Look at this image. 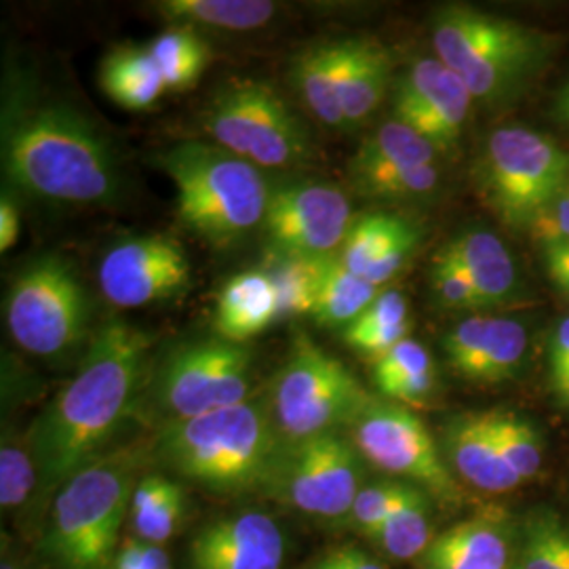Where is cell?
Wrapping results in <instances>:
<instances>
[{"mask_svg": "<svg viewBox=\"0 0 569 569\" xmlns=\"http://www.w3.org/2000/svg\"><path fill=\"white\" fill-rule=\"evenodd\" d=\"M152 338L121 319L103 323L72 382L47 406L28 432L41 491L60 489L106 453L133 413L148 376Z\"/></svg>", "mask_w": 569, "mask_h": 569, "instance_id": "obj_1", "label": "cell"}, {"mask_svg": "<svg viewBox=\"0 0 569 569\" xmlns=\"http://www.w3.org/2000/svg\"><path fill=\"white\" fill-rule=\"evenodd\" d=\"M2 161L7 182L42 201L103 204L121 190L110 143L81 114L61 106H42L13 122Z\"/></svg>", "mask_w": 569, "mask_h": 569, "instance_id": "obj_2", "label": "cell"}, {"mask_svg": "<svg viewBox=\"0 0 569 569\" xmlns=\"http://www.w3.org/2000/svg\"><path fill=\"white\" fill-rule=\"evenodd\" d=\"M284 441L268 401H244L188 420H164L154 456L183 479L213 493L266 491Z\"/></svg>", "mask_w": 569, "mask_h": 569, "instance_id": "obj_3", "label": "cell"}, {"mask_svg": "<svg viewBox=\"0 0 569 569\" xmlns=\"http://www.w3.org/2000/svg\"><path fill=\"white\" fill-rule=\"evenodd\" d=\"M154 164L176 188L178 218L213 247H230L262 228L270 180L222 146L180 142L157 154Z\"/></svg>", "mask_w": 569, "mask_h": 569, "instance_id": "obj_4", "label": "cell"}, {"mask_svg": "<svg viewBox=\"0 0 569 569\" xmlns=\"http://www.w3.org/2000/svg\"><path fill=\"white\" fill-rule=\"evenodd\" d=\"M140 467L142 456L133 449L106 451L58 489L42 538L53 568H112Z\"/></svg>", "mask_w": 569, "mask_h": 569, "instance_id": "obj_5", "label": "cell"}, {"mask_svg": "<svg viewBox=\"0 0 569 569\" xmlns=\"http://www.w3.org/2000/svg\"><path fill=\"white\" fill-rule=\"evenodd\" d=\"M432 44L437 60L483 102L507 98L542 66L550 49L547 34L467 4H448L435 16Z\"/></svg>", "mask_w": 569, "mask_h": 569, "instance_id": "obj_6", "label": "cell"}, {"mask_svg": "<svg viewBox=\"0 0 569 569\" xmlns=\"http://www.w3.org/2000/svg\"><path fill=\"white\" fill-rule=\"evenodd\" d=\"M373 399L350 369L308 336H296L270 390V413L284 443L352 427Z\"/></svg>", "mask_w": 569, "mask_h": 569, "instance_id": "obj_7", "label": "cell"}, {"mask_svg": "<svg viewBox=\"0 0 569 569\" xmlns=\"http://www.w3.org/2000/svg\"><path fill=\"white\" fill-rule=\"evenodd\" d=\"M203 124L213 142L260 169H296L312 159L305 122L270 82L226 81L204 108Z\"/></svg>", "mask_w": 569, "mask_h": 569, "instance_id": "obj_8", "label": "cell"}, {"mask_svg": "<svg viewBox=\"0 0 569 569\" xmlns=\"http://www.w3.org/2000/svg\"><path fill=\"white\" fill-rule=\"evenodd\" d=\"M4 321L26 352L58 359L84 342L89 300L79 274L61 256H42L9 287Z\"/></svg>", "mask_w": 569, "mask_h": 569, "instance_id": "obj_9", "label": "cell"}, {"mask_svg": "<svg viewBox=\"0 0 569 569\" xmlns=\"http://www.w3.org/2000/svg\"><path fill=\"white\" fill-rule=\"evenodd\" d=\"M481 182L493 213L515 230H529L568 186L569 150L528 127H502L489 136Z\"/></svg>", "mask_w": 569, "mask_h": 569, "instance_id": "obj_10", "label": "cell"}, {"mask_svg": "<svg viewBox=\"0 0 569 569\" xmlns=\"http://www.w3.org/2000/svg\"><path fill=\"white\" fill-rule=\"evenodd\" d=\"M150 380L167 420L197 418L249 401L253 352L222 338L190 342L171 350Z\"/></svg>", "mask_w": 569, "mask_h": 569, "instance_id": "obj_11", "label": "cell"}, {"mask_svg": "<svg viewBox=\"0 0 569 569\" xmlns=\"http://www.w3.org/2000/svg\"><path fill=\"white\" fill-rule=\"evenodd\" d=\"M361 453L340 432L284 443L266 493L321 519H342L361 491Z\"/></svg>", "mask_w": 569, "mask_h": 569, "instance_id": "obj_12", "label": "cell"}, {"mask_svg": "<svg viewBox=\"0 0 569 569\" xmlns=\"http://www.w3.org/2000/svg\"><path fill=\"white\" fill-rule=\"evenodd\" d=\"M355 222L342 188L333 183L284 178L270 183L262 234L268 253L333 258Z\"/></svg>", "mask_w": 569, "mask_h": 569, "instance_id": "obj_13", "label": "cell"}, {"mask_svg": "<svg viewBox=\"0 0 569 569\" xmlns=\"http://www.w3.org/2000/svg\"><path fill=\"white\" fill-rule=\"evenodd\" d=\"M350 428L355 448L373 467L406 477L448 505L460 500L430 430L409 407L371 401Z\"/></svg>", "mask_w": 569, "mask_h": 569, "instance_id": "obj_14", "label": "cell"}, {"mask_svg": "<svg viewBox=\"0 0 569 569\" xmlns=\"http://www.w3.org/2000/svg\"><path fill=\"white\" fill-rule=\"evenodd\" d=\"M98 279L103 298L117 308L159 305L188 289L190 260L167 234L129 237L103 253Z\"/></svg>", "mask_w": 569, "mask_h": 569, "instance_id": "obj_15", "label": "cell"}, {"mask_svg": "<svg viewBox=\"0 0 569 569\" xmlns=\"http://www.w3.org/2000/svg\"><path fill=\"white\" fill-rule=\"evenodd\" d=\"M475 98L448 66L437 58H422L409 66L395 96V117L416 129L437 148L458 142Z\"/></svg>", "mask_w": 569, "mask_h": 569, "instance_id": "obj_16", "label": "cell"}, {"mask_svg": "<svg viewBox=\"0 0 569 569\" xmlns=\"http://www.w3.org/2000/svg\"><path fill=\"white\" fill-rule=\"evenodd\" d=\"M284 531L264 510H241L209 521L192 538L188 569H281Z\"/></svg>", "mask_w": 569, "mask_h": 569, "instance_id": "obj_17", "label": "cell"}, {"mask_svg": "<svg viewBox=\"0 0 569 569\" xmlns=\"http://www.w3.org/2000/svg\"><path fill=\"white\" fill-rule=\"evenodd\" d=\"M449 366L479 385L505 382L523 363L528 350L526 327L498 317H468L443 340Z\"/></svg>", "mask_w": 569, "mask_h": 569, "instance_id": "obj_18", "label": "cell"}, {"mask_svg": "<svg viewBox=\"0 0 569 569\" xmlns=\"http://www.w3.org/2000/svg\"><path fill=\"white\" fill-rule=\"evenodd\" d=\"M416 244L418 228L411 222L388 213H367L355 218L338 258L367 283L382 287L406 266Z\"/></svg>", "mask_w": 569, "mask_h": 569, "instance_id": "obj_19", "label": "cell"}, {"mask_svg": "<svg viewBox=\"0 0 569 569\" xmlns=\"http://www.w3.org/2000/svg\"><path fill=\"white\" fill-rule=\"evenodd\" d=\"M512 538L500 515H479L432 538L420 569L510 568Z\"/></svg>", "mask_w": 569, "mask_h": 569, "instance_id": "obj_20", "label": "cell"}, {"mask_svg": "<svg viewBox=\"0 0 569 569\" xmlns=\"http://www.w3.org/2000/svg\"><path fill=\"white\" fill-rule=\"evenodd\" d=\"M446 448L456 472L472 488L505 493L523 486L496 443L488 411L456 418L449 425Z\"/></svg>", "mask_w": 569, "mask_h": 569, "instance_id": "obj_21", "label": "cell"}, {"mask_svg": "<svg viewBox=\"0 0 569 569\" xmlns=\"http://www.w3.org/2000/svg\"><path fill=\"white\" fill-rule=\"evenodd\" d=\"M277 293L264 268L244 270L226 281L216 305V333L218 338L244 345L264 333L277 321Z\"/></svg>", "mask_w": 569, "mask_h": 569, "instance_id": "obj_22", "label": "cell"}, {"mask_svg": "<svg viewBox=\"0 0 569 569\" xmlns=\"http://www.w3.org/2000/svg\"><path fill=\"white\" fill-rule=\"evenodd\" d=\"M340 103L346 131L361 127L378 110L390 82V58L380 42L369 39H342Z\"/></svg>", "mask_w": 569, "mask_h": 569, "instance_id": "obj_23", "label": "cell"}, {"mask_svg": "<svg viewBox=\"0 0 569 569\" xmlns=\"http://www.w3.org/2000/svg\"><path fill=\"white\" fill-rule=\"evenodd\" d=\"M345 41L312 44L291 60V82L306 108L326 127L346 131L340 77Z\"/></svg>", "mask_w": 569, "mask_h": 569, "instance_id": "obj_24", "label": "cell"}, {"mask_svg": "<svg viewBox=\"0 0 569 569\" xmlns=\"http://www.w3.org/2000/svg\"><path fill=\"white\" fill-rule=\"evenodd\" d=\"M451 256L465 268L486 308L507 305L515 298L517 270L505 243L486 230H468L448 244Z\"/></svg>", "mask_w": 569, "mask_h": 569, "instance_id": "obj_25", "label": "cell"}, {"mask_svg": "<svg viewBox=\"0 0 569 569\" xmlns=\"http://www.w3.org/2000/svg\"><path fill=\"white\" fill-rule=\"evenodd\" d=\"M100 84L112 102L133 112L152 108L169 91L146 44L114 47L100 66Z\"/></svg>", "mask_w": 569, "mask_h": 569, "instance_id": "obj_26", "label": "cell"}, {"mask_svg": "<svg viewBox=\"0 0 569 569\" xmlns=\"http://www.w3.org/2000/svg\"><path fill=\"white\" fill-rule=\"evenodd\" d=\"M157 13L173 28H209L222 32H251L264 28L279 11L270 0H163Z\"/></svg>", "mask_w": 569, "mask_h": 569, "instance_id": "obj_27", "label": "cell"}, {"mask_svg": "<svg viewBox=\"0 0 569 569\" xmlns=\"http://www.w3.org/2000/svg\"><path fill=\"white\" fill-rule=\"evenodd\" d=\"M437 148L406 122L390 119L378 127L352 159V178L435 163Z\"/></svg>", "mask_w": 569, "mask_h": 569, "instance_id": "obj_28", "label": "cell"}, {"mask_svg": "<svg viewBox=\"0 0 569 569\" xmlns=\"http://www.w3.org/2000/svg\"><path fill=\"white\" fill-rule=\"evenodd\" d=\"M437 382L427 348L407 338L373 363V385L399 406H422Z\"/></svg>", "mask_w": 569, "mask_h": 569, "instance_id": "obj_29", "label": "cell"}, {"mask_svg": "<svg viewBox=\"0 0 569 569\" xmlns=\"http://www.w3.org/2000/svg\"><path fill=\"white\" fill-rule=\"evenodd\" d=\"M129 517L138 540L163 547L186 517L182 486L164 475H143L133 489Z\"/></svg>", "mask_w": 569, "mask_h": 569, "instance_id": "obj_30", "label": "cell"}, {"mask_svg": "<svg viewBox=\"0 0 569 569\" xmlns=\"http://www.w3.org/2000/svg\"><path fill=\"white\" fill-rule=\"evenodd\" d=\"M411 329L409 308L401 291H382L366 312L345 329V342L355 352L373 359L385 357L388 350L407 340Z\"/></svg>", "mask_w": 569, "mask_h": 569, "instance_id": "obj_31", "label": "cell"}, {"mask_svg": "<svg viewBox=\"0 0 569 569\" xmlns=\"http://www.w3.org/2000/svg\"><path fill=\"white\" fill-rule=\"evenodd\" d=\"M329 260L331 258L266 253V274L274 284L277 306H279L277 321L312 317Z\"/></svg>", "mask_w": 569, "mask_h": 569, "instance_id": "obj_32", "label": "cell"}, {"mask_svg": "<svg viewBox=\"0 0 569 569\" xmlns=\"http://www.w3.org/2000/svg\"><path fill=\"white\" fill-rule=\"evenodd\" d=\"M380 293V287L367 283L366 279L350 272L336 256L327 262L312 319L321 326L346 329L373 305Z\"/></svg>", "mask_w": 569, "mask_h": 569, "instance_id": "obj_33", "label": "cell"}, {"mask_svg": "<svg viewBox=\"0 0 569 569\" xmlns=\"http://www.w3.org/2000/svg\"><path fill=\"white\" fill-rule=\"evenodd\" d=\"M146 49L157 61L169 91H186L194 87L211 61L209 44L190 28H169L146 42Z\"/></svg>", "mask_w": 569, "mask_h": 569, "instance_id": "obj_34", "label": "cell"}, {"mask_svg": "<svg viewBox=\"0 0 569 569\" xmlns=\"http://www.w3.org/2000/svg\"><path fill=\"white\" fill-rule=\"evenodd\" d=\"M369 540L399 561L422 557L432 542L427 491L411 486L403 502L390 512L382 528Z\"/></svg>", "mask_w": 569, "mask_h": 569, "instance_id": "obj_35", "label": "cell"}, {"mask_svg": "<svg viewBox=\"0 0 569 569\" xmlns=\"http://www.w3.org/2000/svg\"><path fill=\"white\" fill-rule=\"evenodd\" d=\"M569 523L549 509L531 510L519 536L515 569H563Z\"/></svg>", "mask_w": 569, "mask_h": 569, "instance_id": "obj_36", "label": "cell"}, {"mask_svg": "<svg viewBox=\"0 0 569 569\" xmlns=\"http://www.w3.org/2000/svg\"><path fill=\"white\" fill-rule=\"evenodd\" d=\"M489 427L507 465L526 483L542 468V441L526 418L509 411H488Z\"/></svg>", "mask_w": 569, "mask_h": 569, "instance_id": "obj_37", "label": "cell"}, {"mask_svg": "<svg viewBox=\"0 0 569 569\" xmlns=\"http://www.w3.org/2000/svg\"><path fill=\"white\" fill-rule=\"evenodd\" d=\"M355 186L363 197L369 199H380V201L416 199V197L430 194L439 186V169L435 163L407 167V169L357 178Z\"/></svg>", "mask_w": 569, "mask_h": 569, "instance_id": "obj_38", "label": "cell"}, {"mask_svg": "<svg viewBox=\"0 0 569 569\" xmlns=\"http://www.w3.org/2000/svg\"><path fill=\"white\" fill-rule=\"evenodd\" d=\"M41 489L39 468L30 448L2 441L0 448V505L2 510H18L28 505L30 496Z\"/></svg>", "mask_w": 569, "mask_h": 569, "instance_id": "obj_39", "label": "cell"}, {"mask_svg": "<svg viewBox=\"0 0 569 569\" xmlns=\"http://www.w3.org/2000/svg\"><path fill=\"white\" fill-rule=\"evenodd\" d=\"M409 488L411 486L395 481H376L371 486H363L348 515L350 526L366 538H371L382 528L390 512L403 502Z\"/></svg>", "mask_w": 569, "mask_h": 569, "instance_id": "obj_40", "label": "cell"}, {"mask_svg": "<svg viewBox=\"0 0 569 569\" xmlns=\"http://www.w3.org/2000/svg\"><path fill=\"white\" fill-rule=\"evenodd\" d=\"M430 281H432L439 302L448 308H453V310L486 308L479 291L475 289L465 268L458 264V260L451 256L448 247H443L435 256L432 268H430Z\"/></svg>", "mask_w": 569, "mask_h": 569, "instance_id": "obj_41", "label": "cell"}, {"mask_svg": "<svg viewBox=\"0 0 569 569\" xmlns=\"http://www.w3.org/2000/svg\"><path fill=\"white\" fill-rule=\"evenodd\" d=\"M528 232L542 247L569 243V183L536 216Z\"/></svg>", "mask_w": 569, "mask_h": 569, "instance_id": "obj_42", "label": "cell"}, {"mask_svg": "<svg viewBox=\"0 0 569 569\" xmlns=\"http://www.w3.org/2000/svg\"><path fill=\"white\" fill-rule=\"evenodd\" d=\"M110 569H171V561L161 545L131 538L119 547Z\"/></svg>", "mask_w": 569, "mask_h": 569, "instance_id": "obj_43", "label": "cell"}, {"mask_svg": "<svg viewBox=\"0 0 569 569\" xmlns=\"http://www.w3.org/2000/svg\"><path fill=\"white\" fill-rule=\"evenodd\" d=\"M305 569H387L376 557H371L355 545H342L326 550L312 559Z\"/></svg>", "mask_w": 569, "mask_h": 569, "instance_id": "obj_44", "label": "cell"}, {"mask_svg": "<svg viewBox=\"0 0 569 569\" xmlns=\"http://www.w3.org/2000/svg\"><path fill=\"white\" fill-rule=\"evenodd\" d=\"M542 256L550 281L569 296V243L545 244Z\"/></svg>", "mask_w": 569, "mask_h": 569, "instance_id": "obj_45", "label": "cell"}, {"mask_svg": "<svg viewBox=\"0 0 569 569\" xmlns=\"http://www.w3.org/2000/svg\"><path fill=\"white\" fill-rule=\"evenodd\" d=\"M20 237V209L9 192L0 197V251L16 247Z\"/></svg>", "mask_w": 569, "mask_h": 569, "instance_id": "obj_46", "label": "cell"}, {"mask_svg": "<svg viewBox=\"0 0 569 569\" xmlns=\"http://www.w3.org/2000/svg\"><path fill=\"white\" fill-rule=\"evenodd\" d=\"M550 371L552 382L569 376V317L557 327L550 345Z\"/></svg>", "mask_w": 569, "mask_h": 569, "instance_id": "obj_47", "label": "cell"}, {"mask_svg": "<svg viewBox=\"0 0 569 569\" xmlns=\"http://www.w3.org/2000/svg\"><path fill=\"white\" fill-rule=\"evenodd\" d=\"M555 114L561 122L569 124V82L559 91L557 103H555Z\"/></svg>", "mask_w": 569, "mask_h": 569, "instance_id": "obj_48", "label": "cell"}, {"mask_svg": "<svg viewBox=\"0 0 569 569\" xmlns=\"http://www.w3.org/2000/svg\"><path fill=\"white\" fill-rule=\"evenodd\" d=\"M552 385L557 388L559 397H561L566 403H569V376L568 378H561V380H555Z\"/></svg>", "mask_w": 569, "mask_h": 569, "instance_id": "obj_49", "label": "cell"}, {"mask_svg": "<svg viewBox=\"0 0 569 569\" xmlns=\"http://www.w3.org/2000/svg\"><path fill=\"white\" fill-rule=\"evenodd\" d=\"M563 569H569V529L566 533V545H563Z\"/></svg>", "mask_w": 569, "mask_h": 569, "instance_id": "obj_50", "label": "cell"}, {"mask_svg": "<svg viewBox=\"0 0 569 569\" xmlns=\"http://www.w3.org/2000/svg\"><path fill=\"white\" fill-rule=\"evenodd\" d=\"M0 569H20L13 561H2V568Z\"/></svg>", "mask_w": 569, "mask_h": 569, "instance_id": "obj_51", "label": "cell"}]
</instances>
